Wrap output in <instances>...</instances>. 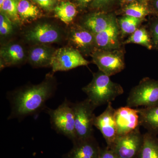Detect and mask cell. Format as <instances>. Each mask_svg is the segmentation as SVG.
<instances>
[{
	"label": "cell",
	"instance_id": "8992f818",
	"mask_svg": "<svg viewBox=\"0 0 158 158\" xmlns=\"http://www.w3.org/2000/svg\"><path fill=\"white\" fill-rule=\"evenodd\" d=\"M122 49L96 48L91 53L90 56L99 70L111 77L121 72L125 67L124 52Z\"/></svg>",
	"mask_w": 158,
	"mask_h": 158
},
{
	"label": "cell",
	"instance_id": "484cf974",
	"mask_svg": "<svg viewBox=\"0 0 158 158\" xmlns=\"http://www.w3.org/2000/svg\"><path fill=\"white\" fill-rule=\"evenodd\" d=\"M152 16L149 20L148 29L151 37L153 49L158 50V16Z\"/></svg>",
	"mask_w": 158,
	"mask_h": 158
},
{
	"label": "cell",
	"instance_id": "603a6c76",
	"mask_svg": "<svg viewBox=\"0 0 158 158\" xmlns=\"http://www.w3.org/2000/svg\"><path fill=\"white\" fill-rule=\"evenodd\" d=\"M123 44H140L147 48L152 49V42L148 28L140 27L135 32L123 43Z\"/></svg>",
	"mask_w": 158,
	"mask_h": 158
},
{
	"label": "cell",
	"instance_id": "30bf717a",
	"mask_svg": "<svg viewBox=\"0 0 158 158\" xmlns=\"http://www.w3.org/2000/svg\"><path fill=\"white\" fill-rule=\"evenodd\" d=\"M115 118L118 136L127 135L141 127L138 109L127 106L118 108L115 111Z\"/></svg>",
	"mask_w": 158,
	"mask_h": 158
},
{
	"label": "cell",
	"instance_id": "52a82bcc",
	"mask_svg": "<svg viewBox=\"0 0 158 158\" xmlns=\"http://www.w3.org/2000/svg\"><path fill=\"white\" fill-rule=\"evenodd\" d=\"M77 49L63 47L54 51L50 62L53 73L66 71L89 64Z\"/></svg>",
	"mask_w": 158,
	"mask_h": 158
},
{
	"label": "cell",
	"instance_id": "3957f363",
	"mask_svg": "<svg viewBox=\"0 0 158 158\" xmlns=\"http://www.w3.org/2000/svg\"><path fill=\"white\" fill-rule=\"evenodd\" d=\"M46 112L50 116L52 127L58 134H61L73 141L76 139L74 114L72 103L65 98L55 110L47 109Z\"/></svg>",
	"mask_w": 158,
	"mask_h": 158
},
{
	"label": "cell",
	"instance_id": "44dd1931",
	"mask_svg": "<svg viewBox=\"0 0 158 158\" xmlns=\"http://www.w3.org/2000/svg\"><path fill=\"white\" fill-rule=\"evenodd\" d=\"M120 13L123 15L145 20V18L151 15L149 3L135 2L121 7Z\"/></svg>",
	"mask_w": 158,
	"mask_h": 158
},
{
	"label": "cell",
	"instance_id": "9a60e30c",
	"mask_svg": "<svg viewBox=\"0 0 158 158\" xmlns=\"http://www.w3.org/2000/svg\"><path fill=\"white\" fill-rule=\"evenodd\" d=\"M121 36L117 19L107 29L95 34L96 48L104 50L121 48Z\"/></svg>",
	"mask_w": 158,
	"mask_h": 158
},
{
	"label": "cell",
	"instance_id": "d6a6232c",
	"mask_svg": "<svg viewBox=\"0 0 158 158\" xmlns=\"http://www.w3.org/2000/svg\"><path fill=\"white\" fill-rule=\"evenodd\" d=\"M150 0H118V2L121 7H123L130 3L135 2H140L145 3H149Z\"/></svg>",
	"mask_w": 158,
	"mask_h": 158
},
{
	"label": "cell",
	"instance_id": "f546056e",
	"mask_svg": "<svg viewBox=\"0 0 158 158\" xmlns=\"http://www.w3.org/2000/svg\"><path fill=\"white\" fill-rule=\"evenodd\" d=\"M99 158H119L111 148L106 147L101 148Z\"/></svg>",
	"mask_w": 158,
	"mask_h": 158
},
{
	"label": "cell",
	"instance_id": "f1b7e54d",
	"mask_svg": "<svg viewBox=\"0 0 158 158\" xmlns=\"http://www.w3.org/2000/svg\"><path fill=\"white\" fill-rule=\"evenodd\" d=\"M32 1L46 11H52L53 9H54L56 7V0H32Z\"/></svg>",
	"mask_w": 158,
	"mask_h": 158
},
{
	"label": "cell",
	"instance_id": "4dcf8cb0",
	"mask_svg": "<svg viewBox=\"0 0 158 158\" xmlns=\"http://www.w3.org/2000/svg\"><path fill=\"white\" fill-rule=\"evenodd\" d=\"M149 6L151 15L158 16V0H150Z\"/></svg>",
	"mask_w": 158,
	"mask_h": 158
},
{
	"label": "cell",
	"instance_id": "5b68a950",
	"mask_svg": "<svg viewBox=\"0 0 158 158\" xmlns=\"http://www.w3.org/2000/svg\"><path fill=\"white\" fill-rule=\"evenodd\" d=\"M72 107L74 114L75 140L94 137L93 127L96 116L94 111L96 107L88 98L82 101L72 103Z\"/></svg>",
	"mask_w": 158,
	"mask_h": 158
},
{
	"label": "cell",
	"instance_id": "4fadbf2b",
	"mask_svg": "<svg viewBox=\"0 0 158 158\" xmlns=\"http://www.w3.org/2000/svg\"><path fill=\"white\" fill-rule=\"evenodd\" d=\"M69 38L79 52L90 55L97 48L95 35L82 25H76L72 29Z\"/></svg>",
	"mask_w": 158,
	"mask_h": 158
},
{
	"label": "cell",
	"instance_id": "277c9868",
	"mask_svg": "<svg viewBox=\"0 0 158 158\" xmlns=\"http://www.w3.org/2000/svg\"><path fill=\"white\" fill-rule=\"evenodd\" d=\"M158 105V80L144 77L130 91L126 106L149 107Z\"/></svg>",
	"mask_w": 158,
	"mask_h": 158
},
{
	"label": "cell",
	"instance_id": "d6986e66",
	"mask_svg": "<svg viewBox=\"0 0 158 158\" xmlns=\"http://www.w3.org/2000/svg\"><path fill=\"white\" fill-rule=\"evenodd\" d=\"M137 158H158V137L149 132L143 134V141Z\"/></svg>",
	"mask_w": 158,
	"mask_h": 158
},
{
	"label": "cell",
	"instance_id": "6da1fadb",
	"mask_svg": "<svg viewBox=\"0 0 158 158\" xmlns=\"http://www.w3.org/2000/svg\"><path fill=\"white\" fill-rule=\"evenodd\" d=\"M50 81L47 79L39 85L29 86L12 94L8 98L11 106L8 119H22L45 109L46 103L53 95Z\"/></svg>",
	"mask_w": 158,
	"mask_h": 158
},
{
	"label": "cell",
	"instance_id": "7402d4cb",
	"mask_svg": "<svg viewBox=\"0 0 158 158\" xmlns=\"http://www.w3.org/2000/svg\"><path fill=\"white\" fill-rule=\"evenodd\" d=\"M54 10L56 16L66 24L71 22L77 13L76 7L69 1L61 2Z\"/></svg>",
	"mask_w": 158,
	"mask_h": 158
},
{
	"label": "cell",
	"instance_id": "83f0119b",
	"mask_svg": "<svg viewBox=\"0 0 158 158\" xmlns=\"http://www.w3.org/2000/svg\"><path fill=\"white\" fill-rule=\"evenodd\" d=\"M117 1L118 0H94L90 6L98 11L108 12Z\"/></svg>",
	"mask_w": 158,
	"mask_h": 158
},
{
	"label": "cell",
	"instance_id": "9c48e42d",
	"mask_svg": "<svg viewBox=\"0 0 158 158\" xmlns=\"http://www.w3.org/2000/svg\"><path fill=\"white\" fill-rule=\"evenodd\" d=\"M105 111L98 116H95L94 127L99 130L104 138L107 147L111 148L118 137L117 126L115 120L116 110L109 103Z\"/></svg>",
	"mask_w": 158,
	"mask_h": 158
},
{
	"label": "cell",
	"instance_id": "cb8c5ba5",
	"mask_svg": "<svg viewBox=\"0 0 158 158\" xmlns=\"http://www.w3.org/2000/svg\"><path fill=\"white\" fill-rule=\"evenodd\" d=\"M144 19L123 15L117 19L121 36L132 34L140 27Z\"/></svg>",
	"mask_w": 158,
	"mask_h": 158
},
{
	"label": "cell",
	"instance_id": "e0dca14e",
	"mask_svg": "<svg viewBox=\"0 0 158 158\" xmlns=\"http://www.w3.org/2000/svg\"><path fill=\"white\" fill-rule=\"evenodd\" d=\"M140 126L148 132L158 135V105L149 107L138 108Z\"/></svg>",
	"mask_w": 158,
	"mask_h": 158
},
{
	"label": "cell",
	"instance_id": "8fae6325",
	"mask_svg": "<svg viewBox=\"0 0 158 158\" xmlns=\"http://www.w3.org/2000/svg\"><path fill=\"white\" fill-rule=\"evenodd\" d=\"M73 147L63 158H99L101 148L94 136L73 141Z\"/></svg>",
	"mask_w": 158,
	"mask_h": 158
},
{
	"label": "cell",
	"instance_id": "ac0fdd59",
	"mask_svg": "<svg viewBox=\"0 0 158 158\" xmlns=\"http://www.w3.org/2000/svg\"><path fill=\"white\" fill-rule=\"evenodd\" d=\"M54 51L45 46L35 47L29 52V59L30 63L36 67L50 65L51 59Z\"/></svg>",
	"mask_w": 158,
	"mask_h": 158
},
{
	"label": "cell",
	"instance_id": "ffe728a7",
	"mask_svg": "<svg viewBox=\"0 0 158 158\" xmlns=\"http://www.w3.org/2000/svg\"><path fill=\"white\" fill-rule=\"evenodd\" d=\"M17 10L20 19L24 22L35 20L42 15L38 7L29 0H19Z\"/></svg>",
	"mask_w": 158,
	"mask_h": 158
},
{
	"label": "cell",
	"instance_id": "4316f807",
	"mask_svg": "<svg viewBox=\"0 0 158 158\" xmlns=\"http://www.w3.org/2000/svg\"><path fill=\"white\" fill-rule=\"evenodd\" d=\"M13 22L6 14L1 12L0 14V34L2 36H7L13 31Z\"/></svg>",
	"mask_w": 158,
	"mask_h": 158
},
{
	"label": "cell",
	"instance_id": "7a4b0ae2",
	"mask_svg": "<svg viewBox=\"0 0 158 158\" xmlns=\"http://www.w3.org/2000/svg\"><path fill=\"white\" fill-rule=\"evenodd\" d=\"M110 77L99 70L93 73L91 82L82 88L87 98L96 107L112 102L124 92L121 85L113 82Z\"/></svg>",
	"mask_w": 158,
	"mask_h": 158
},
{
	"label": "cell",
	"instance_id": "1f68e13d",
	"mask_svg": "<svg viewBox=\"0 0 158 158\" xmlns=\"http://www.w3.org/2000/svg\"><path fill=\"white\" fill-rule=\"evenodd\" d=\"M94 0H75L77 6L81 9H85L90 6Z\"/></svg>",
	"mask_w": 158,
	"mask_h": 158
},
{
	"label": "cell",
	"instance_id": "7c38bea8",
	"mask_svg": "<svg viewBox=\"0 0 158 158\" xmlns=\"http://www.w3.org/2000/svg\"><path fill=\"white\" fill-rule=\"evenodd\" d=\"M25 37L29 41L45 44L59 41L60 34L54 26L48 23H43L28 31L25 34Z\"/></svg>",
	"mask_w": 158,
	"mask_h": 158
},
{
	"label": "cell",
	"instance_id": "d4e9b609",
	"mask_svg": "<svg viewBox=\"0 0 158 158\" xmlns=\"http://www.w3.org/2000/svg\"><path fill=\"white\" fill-rule=\"evenodd\" d=\"M19 0H6L1 8V12L6 14L13 22L19 24L21 20L18 13Z\"/></svg>",
	"mask_w": 158,
	"mask_h": 158
},
{
	"label": "cell",
	"instance_id": "5bb4252c",
	"mask_svg": "<svg viewBox=\"0 0 158 158\" xmlns=\"http://www.w3.org/2000/svg\"><path fill=\"white\" fill-rule=\"evenodd\" d=\"M117 20L115 14L105 11H96L86 15L82 26L94 35L107 29Z\"/></svg>",
	"mask_w": 158,
	"mask_h": 158
},
{
	"label": "cell",
	"instance_id": "2e32d148",
	"mask_svg": "<svg viewBox=\"0 0 158 158\" xmlns=\"http://www.w3.org/2000/svg\"><path fill=\"white\" fill-rule=\"evenodd\" d=\"M0 56L1 67L19 64L25 56L22 47L16 43L9 44L2 47Z\"/></svg>",
	"mask_w": 158,
	"mask_h": 158
},
{
	"label": "cell",
	"instance_id": "ba28073f",
	"mask_svg": "<svg viewBox=\"0 0 158 158\" xmlns=\"http://www.w3.org/2000/svg\"><path fill=\"white\" fill-rule=\"evenodd\" d=\"M143 134L140 127L131 132L118 136L111 149L119 158H137L143 144Z\"/></svg>",
	"mask_w": 158,
	"mask_h": 158
}]
</instances>
